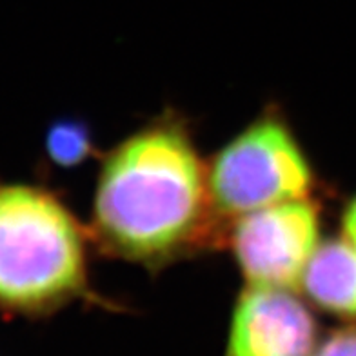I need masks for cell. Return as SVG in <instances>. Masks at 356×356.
<instances>
[{"label": "cell", "mask_w": 356, "mask_h": 356, "mask_svg": "<svg viewBox=\"0 0 356 356\" xmlns=\"http://www.w3.org/2000/svg\"><path fill=\"white\" fill-rule=\"evenodd\" d=\"M207 182L216 215L236 220L282 202L309 198L313 169L289 126L267 115L216 153L207 165Z\"/></svg>", "instance_id": "3"}, {"label": "cell", "mask_w": 356, "mask_h": 356, "mask_svg": "<svg viewBox=\"0 0 356 356\" xmlns=\"http://www.w3.org/2000/svg\"><path fill=\"white\" fill-rule=\"evenodd\" d=\"M318 325L289 289L248 286L234 304L224 356H313Z\"/></svg>", "instance_id": "5"}, {"label": "cell", "mask_w": 356, "mask_h": 356, "mask_svg": "<svg viewBox=\"0 0 356 356\" xmlns=\"http://www.w3.org/2000/svg\"><path fill=\"white\" fill-rule=\"evenodd\" d=\"M322 311L356 316V245L347 238L320 242L298 284Z\"/></svg>", "instance_id": "6"}, {"label": "cell", "mask_w": 356, "mask_h": 356, "mask_svg": "<svg viewBox=\"0 0 356 356\" xmlns=\"http://www.w3.org/2000/svg\"><path fill=\"white\" fill-rule=\"evenodd\" d=\"M213 215L207 165L171 118L129 135L104 160L93 231L113 254L168 262L206 238Z\"/></svg>", "instance_id": "1"}, {"label": "cell", "mask_w": 356, "mask_h": 356, "mask_svg": "<svg viewBox=\"0 0 356 356\" xmlns=\"http://www.w3.org/2000/svg\"><path fill=\"white\" fill-rule=\"evenodd\" d=\"M88 284L86 236L47 189L0 182V309L44 314Z\"/></svg>", "instance_id": "2"}, {"label": "cell", "mask_w": 356, "mask_h": 356, "mask_svg": "<svg viewBox=\"0 0 356 356\" xmlns=\"http://www.w3.org/2000/svg\"><path fill=\"white\" fill-rule=\"evenodd\" d=\"M46 145L53 162L58 165H66V168H73L84 162L93 149L89 131L84 124L76 120L56 122L49 129Z\"/></svg>", "instance_id": "7"}, {"label": "cell", "mask_w": 356, "mask_h": 356, "mask_svg": "<svg viewBox=\"0 0 356 356\" xmlns=\"http://www.w3.org/2000/svg\"><path fill=\"white\" fill-rule=\"evenodd\" d=\"M343 231H346V238L356 245V198L351 200V204L346 209V215H343Z\"/></svg>", "instance_id": "9"}, {"label": "cell", "mask_w": 356, "mask_h": 356, "mask_svg": "<svg viewBox=\"0 0 356 356\" xmlns=\"http://www.w3.org/2000/svg\"><path fill=\"white\" fill-rule=\"evenodd\" d=\"M320 245V215L309 198L282 202L234 220L231 249L248 286L298 287Z\"/></svg>", "instance_id": "4"}, {"label": "cell", "mask_w": 356, "mask_h": 356, "mask_svg": "<svg viewBox=\"0 0 356 356\" xmlns=\"http://www.w3.org/2000/svg\"><path fill=\"white\" fill-rule=\"evenodd\" d=\"M313 356H356V329L334 331L318 343Z\"/></svg>", "instance_id": "8"}]
</instances>
